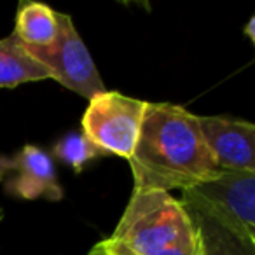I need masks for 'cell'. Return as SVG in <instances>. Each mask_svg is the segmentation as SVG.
<instances>
[{
  "instance_id": "1",
  "label": "cell",
  "mask_w": 255,
  "mask_h": 255,
  "mask_svg": "<svg viewBox=\"0 0 255 255\" xmlns=\"http://www.w3.org/2000/svg\"><path fill=\"white\" fill-rule=\"evenodd\" d=\"M135 189H189L219 166L192 112L171 103H147L129 157Z\"/></svg>"
},
{
  "instance_id": "2",
  "label": "cell",
  "mask_w": 255,
  "mask_h": 255,
  "mask_svg": "<svg viewBox=\"0 0 255 255\" xmlns=\"http://www.w3.org/2000/svg\"><path fill=\"white\" fill-rule=\"evenodd\" d=\"M100 243L114 255H201L192 213L157 189H133L112 236Z\"/></svg>"
},
{
  "instance_id": "3",
  "label": "cell",
  "mask_w": 255,
  "mask_h": 255,
  "mask_svg": "<svg viewBox=\"0 0 255 255\" xmlns=\"http://www.w3.org/2000/svg\"><path fill=\"white\" fill-rule=\"evenodd\" d=\"M182 205L255 250V171L217 170L182 191Z\"/></svg>"
},
{
  "instance_id": "4",
  "label": "cell",
  "mask_w": 255,
  "mask_h": 255,
  "mask_svg": "<svg viewBox=\"0 0 255 255\" xmlns=\"http://www.w3.org/2000/svg\"><path fill=\"white\" fill-rule=\"evenodd\" d=\"M147 102L117 91L93 96L82 116V135L103 154L129 159L138 140Z\"/></svg>"
},
{
  "instance_id": "5",
  "label": "cell",
  "mask_w": 255,
  "mask_h": 255,
  "mask_svg": "<svg viewBox=\"0 0 255 255\" xmlns=\"http://www.w3.org/2000/svg\"><path fill=\"white\" fill-rule=\"evenodd\" d=\"M56 37L46 47H26L28 53L53 74V79L70 91L91 100L107 88L91 54L68 14L56 12Z\"/></svg>"
},
{
  "instance_id": "6",
  "label": "cell",
  "mask_w": 255,
  "mask_h": 255,
  "mask_svg": "<svg viewBox=\"0 0 255 255\" xmlns=\"http://www.w3.org/2000/svg\"><path fill=\"white\" fill-rule=\"evenodd\" d=\"M0 182L14 198L49 201L63 198L53 159L35 145H25L11 157H0Z\"/></svg>"
},
{
  "instance_id": "7",
  "label": "cell",
  "mask_w": 255,
  "mask_h": 255,
  "mask_svg": "<svg viewBox=\"0 0 255 255\" xmlns=\"http://www.w3.org/2000/svg\"><path fill=\"white\" fill-rule=\"evenodd\" d=\"M219 170L255 171V126L226 116H196Z\"/></svg>"
},
{
  "instance_id": "8",
  "label": "cell",
  "mask_w": 255,
  "mask_h": 255,
  "mask_svg": "<svg viewBox=\"0 0 255 255\" xmlns=\"http://www.w3.org/2000/svg\"><path fill=\"white\" fill-rule=\"evenodd\" d=\"M53 79V74L28 53L16 35L0 39V88H16L32 81Z\"/></svg>"
},
{
  "instance_id": "9",
  "label": "cell",
  "mask_w": 255,
  "mask_h": 255,
  "mask_svg": "<svg viewBox=\"0 0 255 255\" xmlns=\"http://www.w3.org/2000/svg\"><path fill=\"white\" fill-rule=\"evenodd\" d=\"M56 11L42 2L23 0L16 11L12 35L26 47H46L56 37Z\"/></svg>"
},
{
  "instance_id": "10",
  "label": "cell",
  "mask_w": 255,
  "mask_h": 255,
  "mask_svg": "<svg viewBox=\"0 0 255 255\" xmlns=\"http://www.w3.org/2000/svg\"><path fill=\"white\" fill-rule=\"evenodd\" d=\"M53 154L74 168V171H82L86 163L100 156H105L93 142H89L82 133H68L60 142L54 143Z\"/></svg>"
},
{
  "instance_id": "11",
  "label": "cell",
  "mask_w": 255,
  "mask_h": 255,
  "mask_svg": "<svg viewBox=\"0 0 255 255\" xmlns=\"http://www.w3.org/2000/svg\"><path fill=\"white\" fill-rule=\"evenodd\" d=\"M192 213V212H191ZM196 224L199 227V243H201V255H240L243 250V245L238 243L231 234L222 231L210 220L196 215Z\"/></svg>"
},
{
  "instance_id": "12",
  "label": "cell",
  "mask_w": 255,
  "mask_h": 255,
  "mask_svg": "<svg viewBox=\"0 0 255 255\" xmlns=\"http://www.w3.org/2000/svg\"><path fill=\"white\" fill-rule=\"evenodd\" d=\"M89 255H114V254H110V252L107 250V248L103 247L102 243H98V245H95V247L91 248V252H89Z\"/></svg>"
},
{
  "instance_id": "13",
  "label": "cell",
  "mask_w": 255,
  "mask_h": 255,
  "mask_svg": "<svg viewBox=\"0 0 255 255\" xmlns=\"http://www.w3.org/2000/svg\"><path fill=\"white\" fill-rule=\"evenodd\" d=\"M254 23H255V19L252 18L250 21H248L247 28H245V32H247V35L250 37V40H255V33H254Z\"/></svg>"
},
{
  "instance_id": "14",
  "label": "cell",
  "mask_w": 255,
  "mask_h": 255,
  "mask_svg": "<svg viewBox=\"0 0 255 255\" xmlns=\"http://www.w3.org/2000/svg\"><path fill=\"white\" fill-rule=\"evenodd\" d=\"M240 255H255V250H254V248H247V247H245L243 250H241Z\"/></svg>"
},
{
  "instance_id": "15",
  "label": "cell",
  "mask_w": 255,
  "mask_h": 255,
  "mask_svg": "<svg viewBox=\"0 0 255 255\" xmlns=\"http://www.w3.org/2000/svg\"><path fill=\"white\" fill-rule=\"evenodd\" d=\"M4 219V210H2V206H0V220Z\"/></svg>"
}]
</instances>
